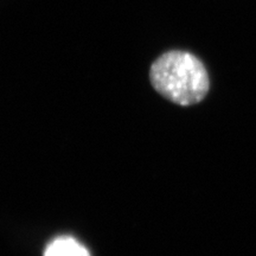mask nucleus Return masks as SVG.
<instances>
[{"instance_id":"2","label":"nucleus","mask_w":256,"mask_h":256,"mask_svg":"<svg viewBox=\"0 0 256 256\" xmlns=\"http://www.w3.org/2000/svg\"><path fill=\"white\" fill-rule=\"evenodd\" d=\"M44 256H90V252L78 240L63 236L48 244Z\"/></svg>"},{"instance_id":"1","label":"nucleus","mask_w":256,"mask_h":256,"mask_svg":"<svg viewBox=\"0 0 256 256\" xmlns=\"http://www.w3.org/2000/svg\"><path fill=\"white\" fill-rule=\"evenodd\" d=\"M150 80L153 88L176 104H196L210 89L209 74L202 60L188 51L174 50L152 64Z\"/></svg>"}]
</instances>
